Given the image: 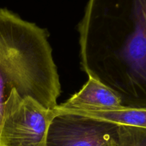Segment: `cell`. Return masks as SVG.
I'll use <instances>...</instances> for the list:
<instances>
[{
	"label": "cell",
	"mask_w": 146,
	"mask_h": 146,
	"mask_svg": "<svg viewBox=\"0 0 146 146\" xmlns=\"http://www.w3.org/2000/svg\"><path fill=\"white\" fill-rule=\"evenodd\" d=\"M0 74L8 91L14 88L54 110L61 84L45 29L0 8Z\"/></svg>",
	"instance_id": "obj_1"
},
{
	"label": "cell",
	"mask_w": 146,
	"mask_h": 146,
	"mask_svg": "<svg viewBox=\"0 0 146 146\" xmlns=\"http://www.w3.org/2000/svg\"><path fill=\"white\" fill-rule=\"evenodd\" d=\"M98 8L130 23L120 52L123 66V104L146 107V0H92Z\"/></svg>",
	"instance_id": "obj_2"
},
{
	"label": "cell",
	"mask_w": 146,
	"mask_h": 146,
	"mask_svg": "<svg viewBox=\"0 0 146 146\" xmlns=\"http://www.w3.org/2000/svg\"><path fill=\"white\" fill-rule=\"evenodd\" d=\"M56 116L31 97H22L12 88L4 106L0 146H45L47 133Z\"/></svg>",
	"instance_id": "obj_3"
},
{
	"label": "cell",
	"mask_w": 146,
	"mask_h": 146,
	"mask_svg": "<svg viewBox=\"0 0 146 146\" xmlns=\"http://www.w3.org/2000/svg\"><path fill=\"white\" fill-rule=\"evenodd\" d=\"M116 141L114 124L74 114H58L50 124L45 146H110Z\"/></svg>",
	"instance_id": "obj_4"
},
{
	"label": "cell",
	"mask_w": 146,
	"mask_h": 146,
	"mask_svg": "<svg viewBox=\"0 0 146 146\" xmlns=\"http://www.w3.org/2000/svg\"><path fill=\"white\" fill-rule=\"evenodd\" d=\"M88 80L80 91L66 102L57 105L55 111H111L123 106L121 94L101 81L99 77L91 71Z\"/></svg>",
	"instance_id": "obj_5"
},
{
	"label": "cell",
	"mask_w": 146,
	"mask_h": 146,
	"mask_svg": "<svg viewBox=\"0 0 146 146\" xmlns=\"http://www.w3.org/2000/svg\"><path fill=\"white\" fill-rule=\"evenodd\" d=\"M54 113L56 115L74 114L110 123L115 125H127L146 129V107H131L123 106L118 109L99 111L54 110Z\"/></svg>",
	"instance_id": "obj_6"
},
{
	"label": "cell",
	"mask_w": 146,
	"mask_h": 146,
	"mask_svg": "<svg viewBox=\"0 0 146 146\" xmlns=\"http://www.w3.org/2000/svg\"><path fill=\"white\" fill-rule=\"evenodd\" d=\"M117 145L146 146V129L117 125Z\"/></svg>",
	"instance_id": "obj_7"
},
{
	"label": "cell",
	"mask_w": 146,
	"mask_h": 146,
	"mask_svg": "<svg viewBox=\"0 0 146 146\" xmlns=\"http://www.w3.org/2000/svg\"><path fill=\"white\" fill-rule=\"evenodd\" d=\"M6 90H7V86H6L2 76L0 74V126H1V120H2L4 102H5L7 97V96H5Z\"/></svg>",
	"instance_id": "obj_8"
},
{
	"label": "cell",
	"mask_w": 146,
	"mask_h": 146,
	"mask_svg": "<svg viewBox=\"0 0 146 146\" xmlns=\"http://www.w3.org/2000/svg\"><path fill=\"white\" fill-rule=\"evenodd\" d=\"M110 146H118V145H117V143H113V144H112V145H111Z\"/></svg>",
	"instance_id": "obj_9"
}]
</instances>
